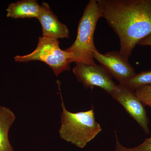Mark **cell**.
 I'll list each match as a JSON object with an SVG mask.
<instances>
[{
    "label": "cell",
    "mask_w": 151,
    "mask_h": 151,
    "mask_svg": "<svg viewBox=\"0 0 151 151\" xmlns=\"http://www.w3.org/2000/svg\"><path fill=\"white\" fill-rule=\"evenodd\" d=\"M102 14L119 37L120 54L128 60L139 42L151 34V0H97Z\"/></svg>",
    "instance_id": "obj_1"
},
{
    "label": "cell",
    "mask_w": 151,
    "mask_h": 151,
    "mask_svg": "<svg viewBox=\"0 0 151 151\" xmlns=\"http://www.w3.org/2000/svg\"><path fill=\"white\" fill-rule=\"evenodd\" d=\"M62 112L60 115V137L79 148H84L95 138L102 128L96 121L94 107L89 111L72 113L68 111L60 93Z\"/></svg>",
    "instance_id": "obj_2"
},
{
    "label": "cell",
    "mask_w": 151,
    "mask_h": 151,
    "mask_svg": "<svg viewBox=\"0 0 151 151\" xmlns=\"http://www.w3.org/2000/svg\"><path fill=\"white\" fill-rule=\"evenodd\" d=\"M102 14L97 0H90L84 8L78 23L77 36L73 44L65 51L72 54L69 61L95 65L92 53L97 50L94 45V36L96 26Z\"/></svg>",
    "instance_id": "obj_3"
},
{
    "label": "cell",
    "mask_w": 151,
    "mask_h": 151,
    "mask_svg": "<svg viewBox=\"0 0 151 151\" xmlns=\"http://www.w3.org/2000/svg\"><path fill=\"white\" fill-rule=\"evenodd\" d=\"M72 58L71 53L60 49L58 40L43 36L39 37L37 46L32 52L27 55L14 57L16 62L40 60L45 63L56 76L65 70H70L69 61Z\"/></svg>",
    "instance_id": "obj_4"
},
{
    "label": "cell",
    "mask_w": 151,
    "mask_h": 151,
    "mask_svg": "<svg viewBox=\"0 0 151 151\" xmlns=\"http://www.w3.org/2000/svg\"><path fill=\"white\" fill-rule=\"evenodd\" d=\"M73 72L78 82L86 89L99 87L110 95L117 86L110 73L101 65L77 63Z\"/></svg>",
    "instance_id": "obj_5"
},
{
    "label": "cell",
    "mask_w": 151,
    "mask_h": 151,
    "mask_svg": "<svg viewBox=\"0 0 151 151\" xmlns=\"http://www.w3.org/2000/svg\"><path fill=\"white\" fill-rule=\"evenodd\" d=\"M110 95L124 107L146 134H150L149 119L147 116L145 105L138 98L134 90L119 84Z\"/></svg>",
    "instance_id": "obj_6"
},
{
    "label": "cell",
    "mask_w": 151,
    "mask_h": 151,
    "mask_svg": "<svg viewBox=\"0 0 151 151\" xmlns=\"http://www.w3.org/2000/svg\"><path fill=\"white\" fill-rule=\"evenodd\" d=\"M92 55L94 59L100 63L119 84H125L136 74L134 68L119 52H108L102 54L97 49L93 51Z\"/></svg>",
    "instance_id": "obj_7"
},
{
    "label": "cell",
    "mask_w": 151,
    "mask_h": 151,
    "mask_svg": "<svg viewBox=\"0 0 151 151\" xmlns=\"http://www.w3.org/2000/svg\"><path fill=\"white\" fill-rule=\"evenodd\" d=\"M37 19L42 27V36L55 40L69 37L67 27L58 20L47 3L43 2L41 5Z\"/></svg>",
    "instance_id": "obj_8"
},
{
    "label": "cell",
    "mask_w": 151,
    "mask_h": 151,
    "mask_svg": "<svg viewBox=\"0 0 151 151\" xmlns=\"http://www.w3.org/2000/svg\"><path fill=\"white\" fill-rule=\"evenodd\" d=\"M40 5L35 0H23L12 3L6 9V17L13 19L37 18Z\"/></svg>",
    "instance_id": "obj_9"
},
{
    "label": "cell",
    "mask_w": 151,
    "mask_h": 151,
    "mask_svg": "<svg viewBox=\"0 0 151 151\" xmlns=\"http://www.w3.org/2000/svg\"><path fill=\"white\" fill-rule=\"evenodd\" d=\"M15 119L10 108L0 106V151H14L9 140V132Z\"/></svg>",
    "instance_id": "obj_10"
},
{
    "label": "cell",
    "mask_w": 151,
    "mask_h": 151,
    "mask_svg": "<svg viewBox=\"0 0 151 151\" xmlns=\"http://www.w3.org/2000/svg\"><path fill=\"white\" fill-rule=\"evenodd\" d=\"M123 85L133 90L141 86L151 85V70L142 71L138 74L136 73Z\"/></svg>",
    "instance_id": "obj_11"
},
{
    "label": "cell",
    "mask_w": 151,
    "mask_h": 151,
    "mask_svg": "<svg viewBox=\"0 0 151 151\" xmlns=\"http://www.w3.org/2000/svg\"><path fill=\"white\" fill-rule=\"evenodd\" d=\"M151 108V107H150ZM116 146L115 151H151V137L145 139L142 143L134 147L128 148L122 145L120 143L116 131Z\"/></svg>",
    "instance_id": "obj_12"
},
{
    "label": "cell",
    "mask_w": 151,
    "mask_h": 151,
    "mask_svg": "<svg viewBox=\"0 0 151 151\" xmlns=\"http://www.w3.org/2000/svg\"><path fill=\"white\" fill-rule=\"evenodd\" d=\"M134 91L145 106L151 107V85L141 86L135 89Z\"/></svg>",
    "instance_id": "obj_13"
},
{
    "label": "cell",
    "mask_w": 151,
    "mask_h": 151,
    "mask_svg": "<svg viewBox=\"0 0 151 151\" xmlns=\"http://www.w3.org/2000/svg\"><path fill=\"white\" fill-rule=\"evenodd\" d=\"M138 45L141 46H151V34L141 40Z\"/></svg>",
    "instance_id": "obj_14"
}]
</instances>
